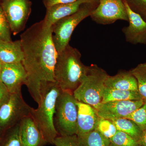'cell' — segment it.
<instances>
[{
    "mask_svg": "<svg viewBox=\"0 0 146 146\" xmlns=\"http://www.w3.org/2000/svg\"><path fill=\"white\" fill-rule=\"evenodd\" d=\"M61 91L56 82H42L40 86L41 98L38 107L32 110L31 116L46 143L53 144L55 138L58 136L54 127V117L56 100Z\"/></svg>",
    "mask_w": 146,
    "mask_h": 146,
    "instance_id": "cell-3",
    "label": "cell"
},
{
    "mask_svg": "<svg viewBox=\"0 0 146 146\" xmlns=\"http://www.w3.org/2000/svg\"><path fill=\"white\" fill-rule=\"evenodd\" d=\"M98 5L91 16L97 23L110 25L118 20L128 21L127 13L123 0H98Z\"/></svg>",
    "mask_w": 146,
    "mask_h": 146,
    "instance_id": "cell-9",
    "label": "cell"
},
{
    "mask_svg": "<svg viewBox=\"0 0 146 146\" xmlns=\"http://www.w3.org/2000/svg\"><path fill=\"white\" fill-rule=\"evenodd\" d=\"M1 146V136H0V146Z\"/></svg>",
    "mask_w": 146,
    "mask_h": 146,
    "instance_id": "cell-34",
    "label": "cell"
},
{
    "mask_svg": "<svg viewBox=\"0 0 146 146\" xmlns=\"http://www.w3.org/2000/svg\"><path fill=\"white\" fill-rule=\"evenodd\" d=\"M105 85L109 89L138 91L137 80L130 71H121L115 76H108Z\"/></svg>",
    "mask_w": 146,
    "mask_h": 146,
    "instance_id": "cell-16",
    "label": "cell"
},
{
    "mask_svg": "<svg viewBox=\"0 0 146 146\" xmlns=\"http://www.w3.org/2000/svg\"><path fill=\"white\" fill-rule=\"evenodd\" d=\"M108 75L97 65L89 66L86 75L73 95L78 101L90 105L97 111L102 104L105 82Z\"/></svg>",
    "mask_w": 146,
    "mask_h": 146,
    "instance_id": "cell-4",
    "label": "cell"
},
{
    "mask_svg": "<svg viewBox=\"0 0 146 146\" xmlns=\"http://www.w3.org/2000/svg\"><path fill=\"white\" fill-rule=\"evenodd\" d=\"M20 136L21 146H41L46 143L31 116L20 122Z\"/></svg>",
    "mask_w": 146,
    "mask_h": 146,
    "instance_id": "cell-15",
    "label": "cell"
},
{
    "mask_svg": "<svg viewBox=\"0 0 146 146\" xmlns=\"http://www.w3.org/2000/svg\"><path fill=\"white\" fill-rule=\"evenodd\" d=\"M144 104L142 100L108 102L101 105L97 114L100 118L110 120L126 118Z\"/></svg>",
    "mask_w": 146,
    "mask_h": 146,
    "instance_id": "cell-10",
    "label": "cell"
},
{
    "mask_svg": "<svg viewBox=\"0 0 146 146\" xmlns=\"http://www.w3.org/2000/svg\"><path fill=\"white\" fill-rule=\"evenodd\" d=\"M118 130L127 133L139 142L143 131L132 120L127 118L111 120Z\"/></svg>",
    "mask_w": 146,
    "mask_h": 146,
    "instance_id": "cell-20",
    "label": "cell"
},
{
    "mask_svg": "<svg viewBox=\"0 0 146 146\" xmlns=\"http://www.w3.org/2000/svg\"><path fill=\"white\" fill-rule=\"evenodd\" d=\"M79 146H108L109 139L95 129L84 135L77 136Z\"/></svg>",
    "mask_w": 146,
    "mask_h": 146,
    "instance_id": "cell-19",
    "label": "cell"
},
{
    "mask_svg": "<svg viewBox=\"0 0 146 146\" xmlns=\"http://www.w3.org/2000/svg\"><path fill=\"white\" fill-rule=\"evenodd\" d=\"M131 9L146 22V0H125Z\"/></svg>",
    "mask_w": 146,
    "mask_h": 146,
    "instance_id": "cell-27",
    "label": "cell"
},
{
    "mask_svg": "<svg viewBox=\"0 0 146 146\" xmlns=\"http://www.w3.org/2000/svg\"><path fill=\"white\" fill-rule=\"evenodd\" d=\"M11 30L0 3V40L11 41Z\"/></svg>",
    "mask_w": 146,
    "mask_h": 146,
    "instance_id": "cell-26",
    "label": "cell"
},
{
    "mask_svg": "<svg viewBox=\"0 0 146 146\" xmlns=\"http://www.w3.org/2000/svg\"><path fill=\"white\" fill-rule=\"evenodd\" d=\"M110 141L116 146H141L136 139L127 133L119 130Z\"/></svg>",
    "mask_w": 146,
    "mask_h": 146,
    "instance_id": "cell-23",
    "label": "cell"
},
{
    "mask_svg": "<svg viewBox=\"0 0 146 146\" xmlns=\"http://www.w3.org/2000/svg\"><path fill=\"white\" fill-rule=\"evenodd\" d=\"M14 35L25 29L32 10L30 0H3L1 3Z\"/></svg>",
    "mask_w": 146,
    "mask_h": 146,
    "instance_id": "cell-8",
    "label": "cell"
},
{
    "mask_svg": "<svg viewBox=\"0 0 146 146\" xmlns=\"http://www.w3.org/2000/svg\"><path fill=\"white\" fill-rule=\"evenodd\" d=\"M32 109L24 100L21 92L11 94L0 108V136L30 116Z\"/></svg>",
    "mask_w": 146,
    "mask_h": 146,
    "instance_id": "cell-7",
    "label": "cell"
},
{
    "mask_svg": "<svg viewBox=\"0 0 146 146\" xmlns=\"http://www.w3.org/2000/svg\"><path fill=\"white\" fill-rule=\"evenodd\" d=\"M139 143L141 146H146V129L142 132Z\"/></svg>",
    "mask_w": 146,
    "mask_h": 146,
    "instance_id": "cell-31",
    "label": "cell"
},
{
    "mask_svg": "<svg viewBox=\"0 0 146 146\" xmlns=\"http://www.w3.org/2000/svg\"><path fill=\"white\" fill-rule=\"evenodd\" d=\"M81 57L79 51L70 45L58 53L54 80L62 91L73 93L86 75L89 66L82 63Z\"/></svg>",
    "mask_w": 146,
    "mask_h": 146,
    "instance_id": "cell-2",
    "label": "cell"
},
{
    "mask_svg": "<svg viewBox=\"0 0 146 146\" xmlns=\"http://www.w3.org/2000/svg\"><path fill=\"white\" fill-rule=\"evenodd\" d=\"M8 135L1 146H21L20 136V123L9 129Z\"/></svg>",
    "mask_w": 146,
    "mask_h": 146,
    "instance_id": "cell-25",
    "label": "cell"
},
{
    "mask_svg": "<svg viewBox=\"0 0 146 146\" xmlns=\"http://www.w3.org/2000/svg\"><path fill=\"white\" fill-rule=\"evenodd\" d=\"M141 100H142V98L138 91L105 88L104 92L102 104L110 102Z\"/></svg>",
    "mask_w": 146,
    "mask_h": 146,
    "instance_id": "cell-18",
    "label": "cell"
},
{
    "mask_svg": "<svg viewBox=\"0 0 146 146\" xmlns=\"http://www.w3.org/2000/svg\"><path fill=\"white\" fill-rule=\"evenodd\" d=\"M10 94L4 84L0 81V108L7 101Z\"/></svg>",
    "mask_w": 146,
    "mask_h": 146,
    "instance_id": "cell-29",
    "label": "cell"
},
{
    "mask_svg": "<svg viewBox=\"0 0 146 146\" xmlns=\"http://www.w3.org/2000/svg\"><path fill=\"white\" fill-rule=\"evenodd\" d=\"M96 1L77 0L72 3L54 5L46 8V15L43 21L47 26L52 27L56 21L75 13L84 4Z\"/></svg>",
    "mask_w": 146,
    "mask_h": 146,
    "instance_id": "cell-13",
    "label": "cell"
},
{
    "mask_svg": "<svg viewBox=\"0 0 146 146\" xmlns=\"http://www.w3.org/2000/svg\"><path fill=\"white\" fill-rule=\"evenodd\" d=\"M128 18V26L123 29L126 41L133 44H146V22L131 9L123 0Z\"/></svg>",
    "mask_w": 146,
    "mask_h": 146,
    "instance_id": "cell-12",
    "label": "cell"
},
{
    "mask_svg": "<svg viewBox=\"0 0 146 146\" xmlns=\"http://www.w3.org/2000/svg\"><path fill=\"white\" fill-rule=\"evenodd\" d=\"M24 53L23 63L27 74L26 85L35 101L39 103L40 86L44 82H55L54 70L58 52L52 27L44 21L35 23L21 36Z\"/></svg>",
    "mask_w": 146,
    "mask_h": 146,
    "instance_id": "cell-1",
    "label": "cell"
},
{
    "mask_svg": "<svg viewBox=\"0 0 146 146\" xmlns=\"http://www.w3.org/2000/svg\"><path fill=\"white\" fill-rule=\"evenodd\" d=\"M96 129L109 140L116 134L118 131L112 121L100 117Z\"/></svg>",
    "mask_w": 146,
    "mask_h": 146,
    "instance_id": "cell-22",
    "label": "cell"
},
{
    "mask_svg": "<svg viewBox=\"0 0 146 146\" xmlns=\"http://www.w3.org/2000/svg\"><path fill=\"white\" fill-rule=\"evenodd\" d=\"M77 0H42L46 8L58 4L68 3L76 1Z\"/></svg>",
    "mask_w": 146,
    "mask_h": 146,
    "instance_id": "cell-30",
    "label": "cell"
},
{
    "mask_svg": "<svg viewBox=\"0 0 146 146\" xmlns=\"http://www.w3.org/2000/svg\"><path fill=\"white\" fill-rule=\"evenodd\" d=\"M98 0L92 3L84 4L75 13L61 18L52 26V38L58 53H60L69 45L73 32L79 24L91 16L97 7Z\"/></svg>",
    "mask_w": 146,
    "mask_h": 146,
    "instance_id": "cell-6",
    "label": "cell"
},
{
    "mask_svg": "<svg viewBox=\"0 0 146 146\" xmlns=\"http://www.w3.org/2000/svg\"><path fill=\"white\" fill-rule=\"evenodd\" d=\"M53 144L56 146H79L76 135L58 136L55 138Z\"/></svg>",
    "mask_w": 146,
    "mask_h": 146,
    "instance_id": "cell-28",
    "label": "cell"
},
{
    "mask_svg": "<svg viewBox=\"0 0 146 146\" xmlns=\"http://www.w3.org/2000/svg\"><path fill=\"white\" fill-rule=\"evenodd\" d=\"M27 78L26 71L23 63H3L0 81L10 94L21 92V87L25 84Z\"/></svg>",
    "mask_w": 146,
    "mask_h": 146,
    "instance_id": "cell-11",
    "label": "cell"
},
{
    "mask_svg": "<svg viewBox=\"0 0 146 146\" xmlns=\"http://www.w3.org/2000/svg\"><path fill=\"white\" fill-rule=\"evenodd\" d=\"M127 119L132 120L142 131L146 129V103L128 116Z\"/></svg>",
    "mask_w": 146,
    "mask_h": 146,
    "instance_id": "cell-24",
    "label": "cell"
},
{
    "mask_svg": "<svg viewBox=\"0 0 146 146\" xmlns=\"http://www.w3.org/2000/svg\"><path fill=\"white\" fill-rule=\"evenodd\" d=\"M77 100L73 93L61 91L56 103L54 123L60 136H72L77 133Z\"/></svg>",
    "mask_w": 146,
    "mask_h": 146,
    "instance_id": "cell-5",
    "label": "cell"
},
{
    "mask_svg": "<svg viewBox=\"0 0 146 146\" xmlns=\"http://www.w3.org/2000/svg\"><path fill=\"white\" fill-rule=\"evenodd\" d=\"M129 71L136 78L138 92L142 100L146 103V63L139 64Z\"/></svg>",
    "mask_w": 146,
    "mask_h": 146,
    "instance_id": "cell-21",
    "label": "cell"
},
{
    "mask_svg": "<svg viewBox=\"0 0 146 146\" xmlns=\"http://www.w3.org/2000/svg\"><path fill=\"white\" fill-rule=\"evenodd\" d=\"M3 63L1 62V60H0V72H1V70L2 67Z\"/></svg>",
    "mask_w": 146,
    "mask_h": 146,
    "instance_id": "cell-32",
    "label": "cell"
},
{
    "mask_svg": "<svg viewBox=\"0 0 146 146\" xmlns=\"http://www.w3.org/2000/svg\"><path fill=\"white\" fill-rule=\"evenodd\" d=\"M77 133L76 135H84L95 130L100 117L96 110L90 106L78 102Z\"/></svg>",
    "mask_w": 146,
    "mask_h": 146,
    "instance_id": "cell-14",
    "label": "cell"
},
{
    "mask_svg": "<svg viewBox=\"0 0 146 146\" xmlns=\"http://www.w3.org/2000/svg\"><path fill=\"white\" fill-rule=\"evenodd\" d=\"M108 146H115V145H113V144H112V143H110V144Z\"/></svg>",
    "mask_w": 146,
    "mask_h": 146,
    "instance_id": "cell-33",
    "label": "cell"
},
{
    "mask_svg": "<svg viewBox=\"0 0 146 146\" xmlns=\"http://www.w3.org/2000/svg\"><path fill=\"white\" fill-rule=\"evenodd\" d=\"M24 53L21 40H0V60L3 63H22Z\"/></svg>",
    "mask_w": 146,
    "mask_h": 146,
    "instance_id": "cell-17",
    "label": "cell"
}]
</instances>
